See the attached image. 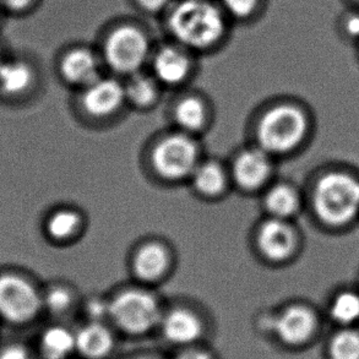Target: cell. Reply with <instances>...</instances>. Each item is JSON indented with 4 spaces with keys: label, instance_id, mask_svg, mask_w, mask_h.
Masks as SVG:
<instances>
[{
    "label": "cell",
    "instance_id": "6da1fadb",
    "mask_svg": "<svg viewBox=\"0 0 359 359\" xmlns=\"http://www.w3.org/2000/svg\"><path fill=\"white\" fill-rule=\"evenodd\" d=\"M162 18L170 41L194 54L219 48L232 25L217 0H175Z\"/></svg>",
    "mask_w": 359,
    "mask_h": 359
},
{
    "label": "cell",
    "instance_id": "7a4b0ae2",
    "mask_svg": "<svg viewBox=\"0 0 359 359\" xmlns=\"http://www.w3.org/2000/svg\"><path fill=\"white\" fill-rule=\"evenodd\" d=\"M155 46L147 29L134 21H119L103 34L100 54L112 73L130 76L150 63Z\"/></svg>",
    "mask_w": 359,
    "mask_h": 359
},
{
    "label": "cell",
    "instance_id": "3957f363",
    "mask_svg": "<svg viewBox=\"0 0 359 359\" xmlns=\"http://www.w3.org/2000/svg\"><path fill=\"white\" fill-rule=\"evenodd\" d=\"M316 217L329 227H345L359 216V180L345 172H329L313 190Z\"/></svg>",
    "mask_w": 359,
    "mask_h": 359
},
{
    "label": "cell",
    "instance_id": "277c9868",
    "mask_svg": "<svg viewBox=\"0 0 359 359\" xmlns=\"http://www.w3.org/2000/svg\"><path fill=\"white\" fill-rule=\"evenodd\" d=\"M308 131L309 121L304 111L293 104H278L257 123V144L270 156L286 155L303 144Z\"/></svg>",
    "mask_w": 359,
    "mask_h": 359
},
{
    "label": "cell",
    "instance_id": "5b68a950",
    "mask_svg": "<svg viewBox=\"0 0 359 359\" xmlns=\"http://www.w3.org/2000/svg\"><path fill=\"white\" fill-rule=\"evenodd\" d=\"M108 304V318L128 335H145L160 326L163 316L158 299L140 288L121 291Z\"/></svg>",
    "mask_w": 359,
    "mask_h": 359
},
{
    "label": "cell",
    "instance_id": "8992f818",
    "mask_svg": "<svg viewBox=\"0 0 359 359\" xmlns=\"http://www.w3.org/2000/svg\"><path fill=\"white\" fill-rule=\"evenodd\" d=\"M156 172L170 182L190 178L200 163V150L193 136L187 133L165 136L152 151Z\"/></svg>",
    "mask_w": 359,
    "mask_h": 359
},
{
    "label": "cell",
    "instance_id": "52a82bcc",
    "mask_svg": "<svg viewBox=\"0 0 359 359\" xmlns=\"http://www.w3.org/2000/svg\"><path fill=\"white\" fill-rule=\"evenodd\" d=\"M43 298L27 280L22 277H0V314L6 320L25 323L37 316Z\"/></svg>",
    "mask_w": 359,
    "mask_h": 359
},
{
    "label": "cell",
    "instance_id": "ba28073f",
    "mask_svg": "<svg viewBox=\"0 0 359 359\" xmlns=\"http://www.w3.org/2000/svg\"><path fill=\"white\" fill-rule=\"evenodd\" d=\"M194 53L173 41L155 46L150 59L151 74L165 86L185 83L194 69Z\"/></svg>",
    "mask_w": 359,
    "mask_h": 359
},
{
    "label": "cell",
    "instance_id": "9c48e42d",
    "mask_svg": "<svg viewBox=\"0 0 359 359\" xmlns=\"http://www.w3.org/2000/svg\"><path fill=\"white\" fill-rule=\"evenodd\" d=\"M59 74L65 83L86 88L102 76L101 54L88 46H74L62 53L59 59Z\"/></svg>",
    "mask_w": 359,
    "mask_h": 359
},
{
    "label": "cell",
    "instance_id": "30bf717a",
    "mask_svg": "<svg viewBox=\"0 0 359 359\" xmlns=\"http://www.w3.org/2000/svg\"><path fill=\"white\" fill-rule=\"evenodd\" d=\"M257 244L267 260L286 262L296 252V231L286 219L270 217L257 229Z\"/></svg>",
    "mask_w": 359,
    "mask_h": 359
},
{
    "label": "cell",
    "instance_id": "8fae6325",
    "mask_svg": "<svg viewBox=\"0 0 359 359\" xmlns=\"http://www.w3.org/2000/svg\"><path fill=\"white\" fill-rule=\"evenodd\" d=\"M83 106L93 117L112 116L126 101V88L118 79L101 76L83 88Z\"/></svg>",
    "mask_w": 359,
    "mask_h": 359
},
{
    "label": "cell",
    "instance_id": "7c38bea8",
    "mask_svg": "<svg viewBox=\"0 0 359 359\" xmlns=\"http://www.w3.org/2000/svg\"><path fill=\"white\" fill-rule=\"evenodd\" d=\"M271 172V156L259 146L239 152L232 165L234 182L245 191L262 188L266 184Z\"/></svg>",
    "mask_w": 359,
    "mask_h": 359
},
{
    "label": "cell",
    "instance_id": "4fadbf2b",
    "mask_svg": "<svg viewBox=\"0 0 359 359\" xmlns=\"http://www.w3.org/2000/svg\"><path fill=\"white\" fill-rule=\"evenodd\" d=\"M278 340L290 346L302 345L311 339L316 329V316L304 306H287L273 320Z\"/></svg>",
    "mask_w": 359,
    "mask_h": 359
},
{
    "label": "cell",
    "instance_id": "5bb4252c",
    "mask_svg": "<svg viewBox=\"0 0 359 359\" xmlns=\"http://www.w3.org/2000/svg\"><path fill=\"white\" fill-rule=\"evenodd\" d=\"M160 327L165 340L183 347L193 345L203 335V323L199 316L184 308L163 313Z\"/></svg>",
    "mask_w": 359,
    "mask_h": 359
},
{
    "label": "cell",
    "instance_id": "9a60e30c",
    "mask_svg": "<svg viewBox=\"0 0 359 359\" xmlns=\"http://www.w3.org/2000/svg\"><path fill=\"white\" fill-rule=\"evenodd\" d=\"M76 352L86 359H102L112 352L114 336L102 321H88L75 332Z\"/></svg>",
    "mask_w": 359,
    "mask_h": 359
},
{
    "label": "cell",
    "instance_id": "2e32d148",
    "mask_svg": "<svg viewBox=\"0 0 359 359\" xmlns=\"http://www.w3.org/2000/svg\"><path fill=\"white\" fill-rule=\"evenodd\" d=\"M170 252L158 243H147L136 252L133 270L144 282H157L165 276L170 266Z\"/></svg>",
    "mask_w": 359,
    "mask_h": 359
},
{
    "label": "cell",
    "instance_id": "e0dca14e",
    "mask_svg": "<svg viewBox=\"0 0 359 359\" xmlns=\"http://www.w3.org/2000/svg\"><path fill=\"white\" fill-rule=\"evenodd\" d=\"M190 180L200 195L206 198H216L227 188L229 177L224 167L217 162L200 161L193 175H190Z\"/></svg>",
    "mask_w": 359,
    "mask_h": 359
},
{
    "label": "cell",
    "instance_id": "ac0fdd59",
    "mask_svg": "<svg viewBox=\"0 0 359 359\" xmlns=\"http://www.w3.org/2000/svg\"><path fill=\"white\" fill-rule=\"evenodd\" d=\"M265 208L273 219H288L298 214L301 209V198L294 188L290 185L278 184L267 190Z\"/></svg>",
    "mask_w": 359,
    "mask_h": 359
},
{
    "label": "cell",
    "instance_id": "d6986e66",
    "mask_svg": "<svg viewBox=\"0 0 359 359\" xmlns=\"http://www.w3.org/2000/svg\"><path fill=\"white\" fill-rule=\"evenodd\" d=\"M34 81V70L22 59H4L0 65V91L6 95L24 93Z\"/></svg>",
    "mask_w": 359,
    "mask_h": 359
},
{
    "label": "cell",
    "instance_id": "ffe728a7",
    "mask_svg": "<svg viewBox=\"0 0 359 359\" xmlns=\"http://www.w3.org/2000/svg\"><path fill=\"white\" fill-rule=\"evenodd\" d=\"M126 101H129L135 107H150L151 104L158 100L161 83L156 80L152 74L144 72L128 76L124 83Z\"/></svg>",
    "mask_w": 359,
    "mask_h": 359
},
{
    "label": "cell",
    "instance_id": "44dd1931",
    "mask_svg": "<svg viewBox=\"0 0 359 359\" xmlns=\"http://www.w3.org/2000/svg\"><path fill=\"white\" fill-rule=\"evenodd\" d=\"M175 119L182 131L190 135L204 129L208 123V108L200 98H183L175 106Z\"/></svg>",
    "mask_w": 359,
    "mask_h": 359
},
{
    "label": "cell",
    "instance_id": "7402d4cb",
    "mask_svg": "<svg viewBox=\"0 0 359 359\" xmlns=\"http://www.w3.org/2000/svg\"><path fill=\"white\" fill-rule=\"evenodd\" d=\"M41 346L47 358L67 359L76 351L75 332L63 326L49 327L42 336Z\"/></svg>",
    "mask_w": 359,
    "mask_h": 359
},
{
    "label": "cell",
    "instance_id": "603a6c76",
    "mask_svg": "<svg viewBox=\"0 0 359 359\" xmlns=\"http://www.w3.org/2000/svg\"><path fill=\"white\" fill-rule=\"evenodd\" d=\"M83 219L76 211L62 209L50 215L47 221V232L54 241L64 242L74 238L80 232Z\"/></svg>",
    "mask_w": 359,
    "mask_h": 359
},
{
    "label": "cell",
    "instance_id": "cb8c5ba5",
    "mask_svg": "<svg viewBox=\"0 0 359 359\" xmlns=\"http://www.w3.org/2000/svg\"><path fill=\"white\" fill-rule=\"evenodd\" d=\"M331 318L342 325H350L359 320V294L355 292H341L330 306Z\"/></svg>",
    "mask_w": 359,
    "mask_h": 359
},
{
    "label": "cell",
    "instance_id": "d4e9b609",
    "mask_svg": "<svg viewBox=\"0 0 359 359\" xmlns=\"http://www.w3.org/2000/svg\"><path fill=\"white\" fill-rule=\"evenodd\" d=\"M232 22H249L257 18L265 0H217Z\"/></svg>",
    "mask_w": 359,
    "mask_h": 359
},
{
    "label": "cell",
    "instance_id": "484cf974",
    "mask_svg": "<svg viewBox=\"0 0 359 359\" xmlns=\"http://www.w3.org/2000/svg\"><path fill=\"white\" fill-rule=\"evenodd\" d=\"M332 359H359V332L341 331L331 342Z\"/></svg>",
    "mask_w": 359,
    "mask_h": 359
},
{
    "label": "cell",
    "instance_id": "4316f807",
    "mask_svg": "<svg viewBox=\"0 0 359 359\" xmlns=\"http://www.w3.org/2000/svg\"><path fill=\"white\" fill-rule=\"evenodd\" d=\"M73 294L65 287H54L43 298V304L54 314H63L73 306Z\"/></svg>",
    "mask_w": 359,
    "mask_h": 359
},
{
    "label": "cell",
    "instance_id": "83f0119b",
    "mask_svg": "<svg viewBox=\"0 0 359 359\" xmlns=\"http://www.w3.org/2000/svg\"><path fill=\"white\" fill-rule=\"evenodd\" d=\"M175 0H133V3L141 13L154 16H163Z\"/></svg>",
    "mask_w": 359,
    "mask_h": 359
},
{
    "label": "cell",
    "instance_id": "f1b7e54d",
    "mask_svg": "<svg viewBox=\"0 0 359 359\" xmlns=\"http://www.w3.org/2000/svg\"><path fill=\"white\" fill-rule=\"evenodd\" d=\"M341 31L350 39L359 41V13L350 11L344 15L341 20Z\"/></svg>",
    "mask_w": 359,
    "mask_h": 359
},
{
    "label": "cell",
    "instance_id": "f546056e",
    "mask_svg": "<svg viewBox=\"0 0 359 359\" xmlns=\"http://www.w3.org/2000/svg\"><path fill=\"white\" fill-rule=\"evenodd\" d=\"M39 0H0V8L11 14H26L39 4Z\"/></svg>",
    "mask_w": 359,
    "mask_h": 359
},
{
    "label": "cell",
    "instance_id": "4dcf8cb0",
    "mask_svg": "<svg viewBox=\"0 0 359 359\" xmlns=\"http://www.w3.org/2000/svg\"><path fill=\"white\" fill-rule=\"evenodd\" d=\"M109 304L108 302L93 299L88 301L86 304V313H88L90 321H102L103 318H108Z\"/></svg>",
    "mask_w": 359,
    "mask_h": 359
},
{
    "label": "cell",
    "instance_id": "1f68e13d",
    "mask_svg": "<svg viewBox=\"0 0 359 359\" xmlns=\"http://www.w3.org/2000/svg\"><path fill=\"white\" fill-rule=\"evenodd\" d=\"M173 359H212L211 355L206 351L199 350V348H188L184 347V350L180 351L178 355Z\"/></svg>",
    "mask_w": 359,
    "mask_h": 359
},
{
    "label": "cell",
    "instance_id": "d6a6232c",
    "mask_svg": "<svg viewBox=\"0 0 359 359\" xmlns=\"http://www.w3.org/2000/svg\"><path fill=\"white\" fill-rule=\"evenodd\" d=\"M0 359H29L27 355L25 353L24 351L20 348H11V350L6 351L4 355L0 357Z\"/></svg>",
    "mask_w": 359,
    "mask_h": 359
},
{
    "label": "cell",
    "instance_id": "836d02e7",
    "mask_svg": "<svg viewBox=\"0 0 359 359\" xmlns=\"http://www.w3.org/2000/svg\"><path fill=\"white\" fill-rule=\"evenodd\" d=\"M4 57H3V53H1V49H0V65H1V63L4 62Z\"/></svg>",
    "mask_w": 359,
    "mask_h": 359
},
{
    "label": "cell",
    "instance_id": "e575fe53",
    "mask_svg": "<svg viewBox=\"0 0 359 359\" xmlns=\"http://www.w3.org/2000/svg\"><path fill=\"white\" fill-rule=\"evenodd\" d=\"M134 359H157V358H154V357H137V358H134Z\"/></svg>",
    "mask_w": 359,
    "mask_h": 359
},
{
    "label": "cell",
    "instance_id": "d590c367",
    "mask_svg": "<svg viewBox=\"0 0 359 359\" xmlns=\"http://www.w3.org/2000/svg\"><path fill=\"white\" fill-rule=\"evenodd\" d=\"M355 3H357V4H359V0H355Z\"/></svg>",
    "mask_w": 359,
    "mask_h": 359
},
{
    "label": "cell",
    "instance_id": "8d00e7d4",
    "mask_svg": "<svg viewBox=\"0 0 359 359\" xmlns=\"http://www.w3.org/2000/svg\"><path fill=\"white\" fill-rule=\"evenodd\" d=\"M0 10H1V8H0Z\"/></svg>",
    "mask_w": 359,
    "mask_h": 359
}]
</instances>
